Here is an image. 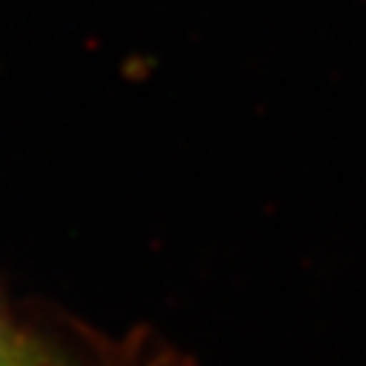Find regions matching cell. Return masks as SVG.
I'll return each instance as SVG.
<instances>
[{
    "label": "cell",
    "mask_w": 366,
    "mask_h": 366,
    "mask_svg": "<svg viewBox=\"0 0 366 366\" xmlns=\"http://www.w3.org/2000/svg\"><path fill=\"white\" fill-rule=\"evenodd\" d=\"M0 366H72L41 337L0 312Z\"/></svg>",
    "instance_id": "6da1fadb"
},
{
    "label": "cell",
    "mask_w": 366,
    "mask_h": 366,
    "mask_svg": "<svg viewBox=\"0 0 366 366\" xmlns=\"http://www.w3.org/2000/svg\"><path fill=\"white\" fill-rule=\"evenodd\" d=\"M153 366H185V363H179V360H170V363H162V360H153Z\"/></svg>",
    "instance_id": "7a4b0ae2"
}]
</instances>
